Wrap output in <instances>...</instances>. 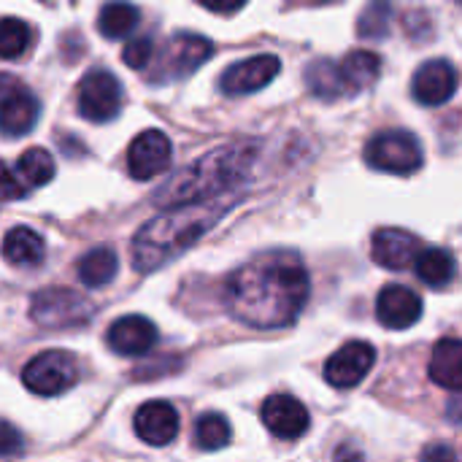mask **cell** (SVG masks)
Returning a JSON list of instances; mask_svg holds the SVG:
<instances>
[{"mask_svg":"<svg viewBox=\"0 0 462 462\" xmlns=\"http://www.w3.org/2000/svg\"><path fill=\"white\" fill-rule=\"evenodd\" d=\"M309 271L300 254L273 249L244 263L225 284V303L244 325L257 330L287 328L309 300Z\"/></svg>","mask_w":462,"mask_h":462,"instance_id":"6da1fadb","label":"cell"},{"mask_svg":"<svg viewBox=\"0 0 462 462\" xmlns=\"http://www.w3.org/2000/svg\"><path fill=\"white\" fill-rule=\"evenodd\" d=\"M241 189L219 192L211 198L176 203L152 222H146L133 238V263L141 273L157 271L189 246H195L238 200Z\"/></svg>","mask_w":462,"mask_h":462,"instance_id":"7a4b0ae2","label":"cell"},{"mask_svg":"<svg viewBox=\"0 0 462 462\" xmlns=\"http://www.w3.org/2000/svg\"><path fill=\"white\" fill-rule=\"evenodd\" d=\"M254 157H257L254 143L222 146V149L206 154L203 160H198L195 165L184 168L181 173H176L157 192V203L160 206H176V203H189V200H200V198H211L219 192L238 189V184H244L249 179Z\"/></svg>","mask_w":462,"mask_h":462,"instance_id":"3957f363","label":"cell"},{"mask_svg":"<svg viewBox=\"0 0 462 462\" xmlns=\"http://www.w3.org/2000/svg\"><path fill=\"white\" fill-rule=\"evenodd\" d=\"M92 303L87 295L68 287L41 290L30 303V317L43 330H76L92 319Z\"/></svg>","mask_w":462,"mask_h":462,"instance_id":"277c9868","label":"cell"},{"mask_svg":"<svg viewBox=\"0 0 462 462\" xmlns=\"http://www.w3.org/2000/svg\"><path fill=\"white\" fill-rule=\"evenodd\" d=\"M422 146L409 130H382L365 146V162L374 171L409 176L422 168Z\"/></svg>","mask_w":462,"mask_h":462,"instance_id":"5b68a950","label":"cell"},{"mask_svg":"<svg viewBox=\"0 0 462 462\" xmlns=\"http://www.w3.org/2000/svg\"><path fill=\"white\" fill-rule=\"evenodd\" d=\"M79 382V365L68 352L49 349L35 355L22 368V384L41 398H54L68 393Z\"/></svg>","mask_w":462,"mask_h":462,"instance_id":"8992f818","label":"cell"},{"mask_svg":"<svg viewBox=\"0 0 462 462\" xmlns=\"http://www.w3.org/2000/svg\"><path fill=\"white\" fill-rule=\"evenodd\" d=\"M214 54V43L203 35L195 32H176L173 38L165 41L162 51H157V65H154V81H171V79H184L195 73L200 65H206Z\"/></svg>","mask_w":462,"mask_h":462,"instance_id":"52a82bcc","label":"cell"},{"mask_svg":"<svg viewBox=\"0 0 462 462\" xmlns=\"http://www.w3.org/2000/svg\"><path fill=\"white\" fill-rule=\"evenodd\" d=\"M76 103H79V114L84 119L103 125V122H111L114 116H119L122 103H125V92H122L119 79L111 70L95 68L81 79Z\"/></svg>","mask_w":462,"mask_h":462,"instance_id":"ba28073f","label":"cell"},{"mask_svg":"<svg viewBox=\"0 0 462 462\" xmlns=\"http://www.w3.org/2000/svg\"><path fill=\"white\" fill-rule=\"evenodd\" d=\"M41 103L30 87L16 81L14 76H3L0 81V127L3 135H27L38 125Z\"/></svg>","mask_w":462,"mask_h":462,"instance_id":"9c48e42d","label":"cell"},{"mask_svg":"<svg viewBox=\"0 0 462 462\" xmlns=\"http://www.w3.org/2000/svg\"><path fill=\"white\" fill-rule=\"evenodd\" d=\"M173 146L162 130H143L127 149V171L135 181H149L171 168Z\"/></svg>","mask_w":462,"mask_h":462,"instance_id":"30bf717a","label":"cell"},{"mask_svg":"<svg viewBox=\"0 0 462 462\" xmlns=\"http://www.w3.org/2000/svg\"><path fill=\"white\" fill-rule=\"evenodd\" d=\"M279 70L282 60L276 54H254L230 65L219 79V89L225 95H249L268 87L279 76Z\"/></svg>","mask_w":462,"mask_h":462,"instance_id":"8fae6325","label":"cell"},{"mask_svg":"<svg viewBox=\"0 0 462 462\" xmlns=\"http://www.w3.org/2000/svg\"><path fill=\"white\" fill-rule=\"evenodd\" d=\"M374 363H376V349L365 341H352L325 363V379L336 390H349L357 387L371 374Z\"/></svg>","mask_w":462,"mask_h":462,"instance_id":"7c38bea8","label":"cell"},{"mask_svg":"<svg viewBox=\"0 0 462 462\" xmlns=\"http://www.w3.org/2000/svg\"><path fill=\"white\" fill-rule=\"evenodd\" d=\"M422 252V241L401 227H382L374 233L371 241V257L387 271H406L417 265V257Z\"/></svg>","mask_w":462,"mask_h":462,"instance_id":"4fadbf2b","label":"cell"},{"mask_svg":"<svg viewBox=\"0 0 462 462\" xmlns=\"http://www.w3.org/2000/svg\"><path fill=\"white\" fill-rule=\"evenodd\" d=\"M457 84H460V76L452 62L430 60V62L420 65V70L414 73L411 92H414L417 103H422V106H441L455 95Z\"/></svg>","mask_w":462,"mask_h":462,"instance_id":"5bb4252c","label":"cell"},{"mask_svg":"<svg viewBox=\"0 0 462 462\" xmlns=\"http://www.w3.org/2000/svg\"><path fill=\"white\" fill-rule=\"evenodd\" d=\"M376 317L390 330H406L420 322L422 298L403 284H390L376 298Z\"/></svg>","mask_w":462,"mask_h":462,"instance_id":"9a60e30c","label":"cell"},{"mask_svg":"<svg viewBox=\"0 0 462 462\" xmlns=\"http://www.w3.org/2000/svg\"><path fill=\"white\" fill-rule=\"evenodd\" d=\"M263 425L282 441H295L309 430V411L298 398L271 395L263 403Z\"/></svg>","mask_w":462,"mask_h":462,"instance_id":"2e32d148","label":"cell"},{"mask_svg":"<svg viewBox=\"0 0 462 462\" xmlns=\"http://www.w3.org/2000/svg\"><path fill=\"white\" fill-rule=\"evenodd\" d=\"M133 428H135V436L143 444H149V447H168L179 436V414H176V409L171 403L152 401V403H143L135 411Z\"/></svg>","mask_w":462,"mask_h":462,"instance_id":"e0dca14e","label":"cell"},{"mask_svg":"<svg viewBox=\"0 0 462 462\" xmlns=\"http://www.w3.org/2000/svg\"><path fill=\"white\" fill-rule=\"evenodd\" d=\"M106 341H108V346H111L116 355H122V357H143V355L152 352L154 344H157V328H154L146 317L130 314V317L116 319V322L108 328Z\"/></svg>","mask_w":462,"mask_h":462,"instance_id":"ac0fdd59","label":"cell"},{"mask_svg":"<svg viewBox=\"0 0 462 462\" xmlns=\"http://www.w3.org/2000/svg\"><path fill=\"white\" fill-rule=\"evenodd\" d=\"M430 379L444 387V390H462V341L460 338H441L433 346L430 365H428Z\"/></svg>","mask_w":462,"mask_h":462,"instance_id":"d6986e66","label":"cell"},{"mask_svg":"<svg viewBox=\"0 0 462 462\" xmlns=\"http://www.w3.org/2000/svg\"><path fill=\"white\" fill-rule=\"evenodd\" d=\"M3 257L11 263V265H19V268H32V265H41L43 257H46V244L43 238L32 230V227H14L5 233L3 238Z\"/></svg>","mask_w":462,"mask_h":462,"instance_id":"ffe728a7","label":"cell"},{"mask_svg":"<svg viewBox=\"0 0 462 462\" xmlns=\"http://www.w3.org/2000/svg\"><path fill=\"white\" fill-rule=\"evenodd\" d=\"M306 84L319 100H338V97L349 95L341 62L328 60V57H319L306 68Z\"/></svg>","mask_w":462,"mask_h":462,"instance_id":"44dd1931","label":"cell"},{"mask_svg":"<svg viewBox=\"0 0 462 462\" xmlns=\"http://www.w3.org/2000/svg\"><path fill=\"white\" fill-rule=\"evenodd\" d=\"M141 22V14L133 3L127 0H111L100 8L97 16V30L108 38V41H119L127 38Z\"/></svg>","mask_w":462,"mask_h":462,"instance_id":"7402d4cb","label":"cell"},{"mask_svg":"<svg viewBox=\"0 0 462 462\" xmlns=\"http://www.w3.org/2000/svg\"><path fill=\"white\" fill-rule=\"evenodd\" d=\"M341 68H344V79H346L349 95H357V92L368 89V87L379 79V73H382V60H379V54H374V51L357 49V51H349V54L341 60Z\"/></svg>","mask_w":462,"mask_h":462,"instance_id":"603a6c76","label":"cell"},{"mask_svg":"<svg viewBox=\"0 0 462 462\" xmlns=\"http://www.w3.org/2000/svg\"><path fill=\"white\" fill-rule=\"evenodd\" d=\"M116 268H119L116 252L108 246H97L79 260V279L87 290H97L116 276Z\"/></svg>","mask_w":462,"mask_h":462,"instance_id":"cb8c5ba5","label":"cell"},{"mask_svg":"<svg viewBox=\"0 0 462 462\" xmlns=\"http://www.w3.org/2000/svg\"><path fill=\"white\" fill-rule=\"evenodd\" d=\"M414 268H417V276L428 287H447L455 279V260H452L449 252H444L439 246L422 249Z\"/></svg>","mask_w":462,"mask_h":462,"instance_id":"d4e9b609","label":"cell"},{"mask_svg":"<svg viewBox=\"0 0 462 462\" xmlns=\"http://www.w3.org/2000/svg\"><path fill=\"white\" fill-rule=\"evenodd\" d=\"M14 168H16V173L22 176V181H24L27 187H43V184H49V181L54 179V173H57V165H54L51 154H49L46 149H38V146L22 152Z\"/></svg>","mask_w":462,"mask_h":462,"instance_id":"484cf974","label":"cell"},{"mask_svg":"<svg viewBox=\"0 0 462 462\" xmlns=\"http://www.w3.org/2000/svg\"><path fill=\"white\" fill-rule=\"evenodd\" d=\"M393 22V0H368L357 19V35L368 41H384L390 35Z\"/></svg>","mask_w":462,"mask_h":462,"instance_id":"4316f807","label":"cell"},{"mask_svg":"<svg viewBox=\"0 0 462 462\" xmlns=\"http://www.w3.org/2000/svg\"><path fill=\"white\" fill-rule=\"evenodd\" d=\"M230 436H233L230 422L222 414H203L195 422V441L203 452H217V449L227 447Z\"/></svg>","mask_w":462,"mask_h":462,"instance_id":"83f0119b","label":"cell"},{"mask_svg":"<svg viewBox=\"0 0 462 462\" xmlns=\"http://www.w3.org/2000/svg\"><path fill=\"white\" fill-rule=\"evenodd\" d=\"M32 43V30L27 22L22 19H14V16H5L3 24H0V54L5 60H16L22 57Z\"/></svg>","mask_w":462,"mask_h":462,"instance_id":"f1b7e54d","label":"cell"},{"mask_svg":"<svg viewBox=\"0 0 462 462\" xmlns=\"http://www.w3.org/2000/svg\"><path fill=\"white\" fill-rule=\"evenodd\" d=\"M154 57H157V49H154L152 38H135V41H130V43L125 46V51H122L125 65H130V68H135V70H143Z\"/></svg>","mask_w":462,"mask_h":462,"instance_id":"f546056e","label":"cell"},{"mask_svg":"<svg viewBox=\"0 0 462 462\" xmlns=\"http://www.w3.org/2000/svg\"><path fill=\"white\" fill-rule=\"evenodd\" d=\"M24 195H27V187L22 184V176L16 173V168H5V173H3V198L14 200V198H24Z\"/></svg>","mask_w":462,"mask_h":462,"instance_id":"4dcf8cb0","label":"cell"},{"mask_svg":"<svg viewBox=\"0 0 462 462\" xmlns=\"http://www.w3.org/2000/svg\"><path fill=\"white\" fill-rule=\"evenodd\" d=\"M19 449H22V439H19V433L14 430V425L3 422V444H0V452H3L5 457H11V455H16Z\"/></svg>","mask_w":462,"mask_h":462,"instance_id":"1f68e13d","label":"cell"},{"mask_svg":"<svg viewBox=\"0 0 462 462\" xmlns=\"http://www.w3.org/2000/svg\"><path fill=\"white\" fill-rule=\"evenodd\" d=\"M208 11H217V14H233L238 8L246 5V0H200Z\"/></svg>","mask_w":462,"mask_h":462,"instance_id":"d6a6232c","label":"cell"},{"mask_svg":"<svg viewBox=\"0 0 462 462\" xmlns=\"http://www.w3.org/2000/svg\"><path fill=\"white\" fill-rule=\"evenodd\" d=\"M422 457H447V460H452L455 457V452L452 449H447V447H433V449H425V455Z\"/></svg>","mask_w":462,"mask_h":462,"instance_id":"836d02e7","label":"cell"},{"mask_svg":"<svg viewBox=\"0 0 462 462\" xmlns=\"http://www.w3.org/2000/svg\"><path fill=\"white\" fill-rule=\"evenodd\" d=\"M317 3H330V0H317Z\"/></svg>","mask_w":462,"mask_h":462,"instance_id":"e575fe53","label":"cell"},{"mask_svg":"<svg viewBox=\"0 0 462 462\" xmlns=\"http://www.w3.org/2000/svg\"><path fill=\"white\" fill-rule=\"evenodd\" d=\"M457 3H462V0H457Z\"/></svg>","mask_w":462,"mask_h":462,"instance_id":"d590c367","label":"cell"}]
</instances>
